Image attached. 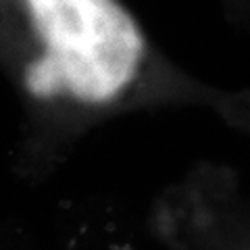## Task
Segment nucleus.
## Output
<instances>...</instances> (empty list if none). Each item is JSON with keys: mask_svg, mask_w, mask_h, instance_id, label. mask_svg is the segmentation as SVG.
<instances>
[{"mask_svg": "<svg viewBox=\"0 0 250 250\" xmlns=\"http://www.w3.org/2000/svg\"><path fill=\"white\" fill-rule=\"evenodd\" d=\"M21 6L42 44L25 71L31 96L103 104L136 77L144 38L119 0H21Z\"/></svg>", "mask_w": 250, "mask_h": 250, "instance_id": "nucleus-1", "label": "nucleus"}]
</instances>
